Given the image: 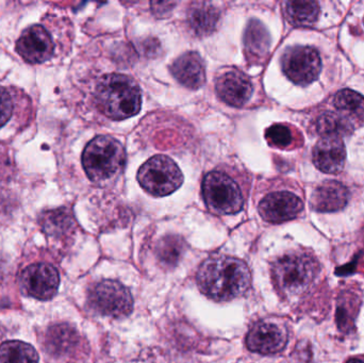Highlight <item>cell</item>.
I'll list each match as a JSON object with an SVG mask.
<instances>
[{"mask_svg": "<svg viewBox=\"0 0 364 363\" xmlns=\"http://www.w3.org/2000/svg\"><path fill=\"white\" fill-rule=\"evenodd\" d=\"M252 275L245 262L229 256H213L201 264L197 285L201 293L216 302H229L250 289Z\"/></svg>", "mask_w": 364, "mask_h": 363, "instance_id": "cell-1", "label": "cell"}, {"mask_svg": "<svg viewBox=\"0 0 364 363\" xmlns=\"http://www.w3.org/2000/svg\"><path fill=\"white\" fill-rule=\"evenodd\" d=\"M95 100L100 112L112 119L134 117L142 106L138 85L129 77L119 74L107 75L98 81Z\"/></svg>", "mask_w": 364, "mask_h": 363, "instance_id": "cell-2", "label": "cell"}, {"mask_svg": "<svg viewBox=\"0 0 364 363\" xmlns=\"http://www.w3.org/2000/svg\"><path fill=\"white\" fill-rule=\"evenodd\" d=\"M125 163V148L111 136H96L83 151V168L87 177L95 183L114 178L124 170Z\"/></svg>", "mask_w": 364, "mask_h": 363, "instance_id": "cell-3", "label": "cell"}, {"mask_svg": "<svg viewBox=\"0 0 364 363\" xmlns=\"http://www.w3.org/2000/svg\"><path fill=\"white\" fill-rule=\"evenodd\" d=\"M316 264L306 255H287L272 269L274 283L287 298L301 296L310 287L316 275Z\"/></svg>", "mask_w": 364, "mask_h": 363, "instance_id": "cell-4", "label": "cell"}, {"mask_svg": "<svg viewBox=\"0 0 364 363\" xmlns=\"http://www.w3.org/2000/svg\"><path fill=\"white\" fill-rule=\"evenodd\" d=\"M203 196L208 209L215 215H235L243 208L241 188L222 170H212L205 177Z\"/></svg>", "mask_w": 364, "mask_h": 363, "instance_id": "cell-5", "label": "cell"}, {"mask_svg": "<svg viewBox=\"0 0 364 363\" xmlns=\"http://www.w3.org/2000/svg\"><path fill=\"white\" fill-rule=\"evenodd\" d=\"M141 187L151 195H170L183 183L181 168L166 156H155L147 160L138 172Z\"/></svg>", "mask_w": 364, "mask_h": 363, "instance_id": "cell-6", "label": "cell"}, {"mask_svg": "<svg viewBox=\"0 0 364 363\" xmlns=\"http://www.w3.org/2000/svg\"><path fill=\"white\" fill-rule=\"evenodd\" d=\"M87 304L97 315L119 319L132 313L134 300L129 290L119 281H102L90 289Z\"/></svg>", "mask_w": 364, "mask_h": 363, "instance_id": "cell-7", "label": "cell"}, {"mask_svg": "<svg viewBox=\"0 0 364 363\" xmlns=\"http://www.w3.org/2000/svg\"><path fill=\"white\" fill-rule=\"evenodd\" d=\"M282 66L284 74L292 82L307 85L318 79L322 62L316 49L295 46L287 49L282 58Z\"/></svg>", "mask_w": 364, "mask_h": 363, "instance_id": "cell-8", "label": "cell"}, {"mask_svg": "<svg viewBox=\"0 0 364 363\" xmlns=\"http://www.w3.org/2000/svg\"><path fill=\"white\" fill-rule=\"evenodd\" d=\"M59 285V273L48 264H32L21 275V291L36 300H51L57 294Z\"/></svg>", "mask_w": 364, "mask_h": 363, "instance_id": "cell-9", "label": "cell"}, {"mask_svg": "<svg viewBox=\"0 0 364 363\" xmlns=\"http://www.w3.org/2000/svg\"><path fill=\"white\" fill-rule=\"evenodd\" d=\"M288 343V332L279 324L261 321L255 324L246 337V345L250 351L261 355L280 353Z\"/></svg>", "mask_w": 364, "mask_h": 363, "instance_id": "cell-10", "label": "cell"}, {"mask_svg": "<svg viewBox=\"0 0 364 363\" xmlns=\"http://www.w3.org/2000/svg\"><path fill=\"white\" fill-rule=\"evenodd\" d=\"M215 89L223 102L237 108L243 107L254 91L250 77L237 68L224 70L216 79Z\"/></svg>", "mask_w": 364, "mask_h": 363, "instance_id": "cell-11", "label": "cell"}, {"mask_svg": "<svg viewBox=\"0 0 364 363\" xmlns=\"http://www.w3.org/2000/svg\"><path fill=\"white\" fill-rule=\"evenodd\" d=\"M301 198L291 192H274L259 204V213L264 221L279 224L295 219L303 210Z\"/></svg>", "mask_w": 364, "mask_h": 363, "instance_id": "cell-12", "label": "cell"}, {"mask_svg": "<svg viewBox=\"0 0 364 363\" xmlns=\"http://www.w3.org/2000/svg\"><path fill=\"white\" fill-rule=\"evenodd\" d=\"M50 34L42 26H31L26 29L16 43V51L25 61L32 64L43 63L53 53Z\"/></svg>", "mask_w": 364, "mask_h": 363, "instance_id": "cell-13", "label": "cell"}, {"mask_svg": "<svg viewBox=\"0 0 364 363\" xmlns=\"http://www.w3.org/2000/svg\"><path fill=\"white\" fill-rule=\"evenodd\" d=\"M346 145L340 136H322L314 149V162L321 172L337 174L344 168Z\"/></svg>", "mask_w": 364, "mask_h": 363, "instance_id": "cell-14", "label": "cell"}, {"mask_svg": "<svg viewBox=\"0 0 364 363\" xmlns=\"http://www.w3.org/2000/svg\"><path fill=\"white\" fill-rule=\"evenodd\" d=\"M171 72L177 81L188 89L197 90L205 85V62L194 51L183 53L177 58L171 66Z\"/></svg>", "mask_w": 364, "mask_h": 363, "instance_id": "cell-15", "label": "cell"}, {"mask_svg": "<svg viewBox=\"0 0 364 363\" xmlns=\"http://www.w3.org/2000/svg\"><path fill=\"white\" fill-rule=\"evenodd\" d=\"M348 190L339 181H325L316 188L311 204L318 212H335L348 204Z\"/></svg>", "mask_w": 364, "mask_h": 363, "instance_id": "cell-16", "label": "cell"}, {"mask_svg": "<svg viewBox=\"0 0 364 363\" xmlns=\"http://www.w3.org/2000/svg\"><path fill=\"white\" fill-rule=\"evenodd\" d=\"M45 347L50 355L57 357L70 355L80 347V336L68 324H59L49 328L45 337Z\"/></svg>", "mask_w": 364, "mask_h": 363, "instance_id": "cell-17", "label": "cell"}, {"mask_svg": "<svg viewBox=\"0 0 364 363\" xmlns=\"http://www.w3.org/2000/svg\"><path fill=\"white\" fill-rule=\"evenodd\" d=\"M220 21L218 8L207 2H194L188 11V23L193 33L198 36H210L215 31Z\"/></svg>", "mask_w": 364, "mask_h": 363, "instance_id": "cell-18", "label": "cell"}, {"mask_svg": "<svg viewBox=\"0 0 364 363\" xmlns=\"http://www.w3.org/2000/svg\"><path fill=\"white\" fill-rule=\"evenodd\" d=\"M333 104L339 114L348 119L353 125L364 123V97L352 90H342L333 98Z\"/></svg>", "mask_w": 364, "mask_h": 363, "instance_id": "cell-19", "label": "cell"}, {"mask_svg": "<svg viewBox=\"0 0 364 363\" xmlns=\"http://www.w3.org/2000/svg\"><path fill=\"white\" fill-rule=\"evenodd\" d=\"M244 45L252 57L262 58L269 53L271 38L263 23L256 19L248 23L244 34Z\"/></svg>", "mask_w": 364, "mask_h": 363, "instance_id": "cell-20", "label": "cell"}, {"mask_svg": "<svg viewBox=\"0 0 364 363\" xmlns=\"http://www.w3.org/2000/svg\"><path fill=\"white\" fill-rule=\"evenodd\" d=\"M286 15L292 25L308 27L314 25L318 18L320 6L318 2L308 0H296L286 4Z\"/></svg>", "mask_w": 364, "mask_h": 363, "instance_id": "cell-21", "label": "cell"}, {"mask_svg": "<svg viewBox=\"0 0 364 363\" xmlns=\"http://www.w3.org/2000/svg\"><path fill=\"white\" fill-rule=\"evenodd\" d=\"M186 251V243L178 236H168L157 243L156 255L162 266L166 269L175 268L181 261Z\"/></svg>", "mask_w": 364, "mask_h": 363, "instance_id": "cell-22", "label": "cell"}, {"mask_svg": "<svg viewBox=\"0 0 364 363\" xmlns=\"http://www.w3.org/2000/svg\"><path fill=\"white\" fill-rule=\"evenodd\" d=\"M36 350L21 341H8L0 347V363H38Z\"/></svg>", "mask_w": 364, "mask_h": 363, "instance_id": "cell-23", "label": "cell"}, {"mask_svg": "<svg viewBox=\"0 0 364 363\" xmlns=\"http://www.w3.org/2000/svg\"><path fill=\"white\" fill-rule=\"evenodd\" d=\"M354 129V125L339 113H325L316 121V130L323 136H348Z\"/></svg>", "mask_w": 364, "mask_h": 363, "instance_id": "cell-24", "label": "cell"}, {"mask_svg": "<svg viewBox=\"0 0 364 363\" xmlns=\"http://www.w3.org/2000/svg\"><path fill=\"white\" fill-rule=\"evenodd\" d=\"M43 230L49 236H61L65 234L70 226H72V220L68 217V213L62 211H50L44 215L42 221H41Z\"/></svg>", "mask_w": 364, "mask_h": 363, "instance_id": "cell-25", "label": "cell"}, {"mask_svg": "<svg viewBox=\"0 0 364 363\" xmlns=\"http://www.w3.org/2000/svg\"><path fill=\"white\" fill-rule=\"evenodd\" d=\"M267 139L269 144L274 146L284 147L289 146L292 143V134L288 127L284 125H273L267 131Z\"/></svg>", "mask_w": 364, "mask_h": 363, "instance_id": "cell-26", "label": "cell"}, {"mask_svg": "<svg viewBox=\"0 0 364 363\" xmlns=\"http://www.w3.org/2000/svg\"><path fill=\"white\" fill-rule=\"evenodd\" d=\"M13 102L6 89L0 87V128L4 127L12 117Z\"/></svg>", "mask_w": 364, "mask_h": 363, "instance_id": "cell-27", "label": "cell"}, {"mask_svg": "<svg viewBox=\"0 0 364 363\" xmlns=\"http://www.w3.org/2000/svg\"><path fill=\"white\" fill-rule=\"evenodd\" d=\"M355 271H356V261L346 264V266H341V268H338L336 274L340 275V276H346V275L353 274Z\"/></svg>", "mask_w": 364, "mask_h": 363, "instance_id": "cell-28", "label": "cell"}, {"mask_svg": "<svg viewBox=\"0 0 364 363\" xmlns=\"http://www.w3.org/2000/svg\"><path fill=\"white\" fill-rule=\"evenodd\" d=\"M346 363H364L363 360L359 359V358H350Z\"/></svg>", "mask_w": 364, "mask_h": 363, "instance_id": "cell-29", "label": "cell"}]
</instances>
